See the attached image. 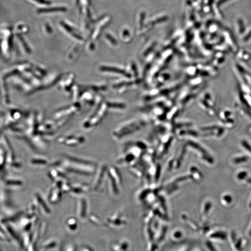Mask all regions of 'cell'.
<instances>
[{
    "mask_svg": "<svg viewBox=\"0 0 251 251\" xmlns=\"http://www.w3.org/2000/svg\"><path fill=\"white\" fill-rule=\"evenodd\" d=\"M119 249L117 251H129V244L127 240H123L120 241L119 244H118Z\"/></svg>",
    "mask_w": 251,
    "mask_h": 251,
    "instance_id": "6da1fadb",
    "label": "cell"
},
{
    "mask_svg": "<svg viewBox=\"0 0 251 251\" xmlns=\"http://www.w3.org/2000/svg\"><path fill=\"white\" fill-rule=\"evenodd\" d=\"M66 10V8L63 7H56L51 9H40V13H49L54 12H59V11H64Z\"/></svg>",
    "mask_w": 251,
    "mask_h": 251,
    "instance_id": "7a4b0ae2",
    "label": "cell"
},
{
    "mask_svg": "<svg viewBox=\"0 0 251 251\" xmlns=\"http://www.w3.org/2000/svg\"><path fill=\"white\" fill-rule=\"evenodd\" d=\"M248 158L246 156L241 157L237 158L234 159V162L236 164H238L240 163L243 162L248 160Z\"/></svg>",
    "mask_w": 251,
    "mask_h": 251,
    "instance_id": "3957f363",
    "label": "cell"
},
{
    "mask_svg": "<svg viewBox=\"0 0 251 251\" xmlns=\"http://www.w3.org/2000/svg\"><path fill=\"white\" fill-rule=\"evenodd\" d=\"M242 144L243 146H244V148L246 150L248 151L249 152H250V153H251V146L250 144H249L248 142H247L246 141H245V140L243 141L242 142Z\"/></svg>",
    "mask_w": 251,
    "mask_h": 251,
    "instance_id": "277c9868",
    "label": "cell"
},
{
    "mask_svg": "<svg viewBox=\"0 0 251 251\" xmlns=\"http://www.w3.org/2000/svg\"><path fill=\"white\" fill-rule=\"evenodd\" d=\"M246 175H247L246 172H240V174H239L238 175V178L240 180H242V179H244L246 177Z\"/></svg>",
    "mask_w": 251,
    "mask_h": 251,
    "instance_id": "5b68a950",
    "label": "cell"
},
{
    "mask_svg": "<svg viewBox=\"0 0 251 251\" xmlns=\"http://www.w3.org/2000/svg\"><path fill=\"white\" fill-rule=\"evenodd\" d=\"M35 1L42 4H49L50 3L49 1H47L46 0H35Z\"/></svg>",
    "mask_w": 251,
    "mask_h": 251,
    "instance_id": "8992f818",
    "label": "cell"
},
{
    "mask_svg": "<svg viewBox=\"0 0 251 251\" xmlns=\"http://www.w3.org/2000/svg\"><path fill=\"white\" fill-rule=\"evenodd\" d=\"M224 199L228 203H230L231 202L232 198L231 196L229 195H226L224 197Z\"/></svg>",
    "mask_w": 251,
    "mask_h": 251,
    "instance_id": "52a82bcc",
    "label": "cell"
},
{
    "mask_svg": "<svg viewBox=\"0 0 251 251\" xmlns=\"http://www.w3.org/2000/svg\"><path fill=\"white\" fill-rule=\"evenodd\" d=\"M228 0H220V1H219V4H222L224 3H225L226 1H228Z\"/></svg>",
    "mask_w": 251,
    "mask_h": 251,
    "instance_id": "ba28073f",
    "label": "cell"
},
{
    "mask_svg": "<svg viewBox=\"0 0 251 251\" xmlns=\"http://www.w3.org/2000/svg\"><path fill=\"white\" fill-rule=\"evenodd\" d=\"M250 235H251V231H250Z\"/></svg>",
    "mask_w": 251,
    "mask_h": 251,
    "instance_id": "9c48e42d",
    "label": "cell"
},
{
    "mask_svg": "<svg viewBox=\"0 0 251 251\" xmlns=\"http://www.w3.org/2000/svg\"><path fill=\"white\" fill-rule=\"evenodd\" d=\"M250 207H251V203H250Z\"/></svg>",
    "mask_w": 251,
    "mask_h": 251,
    "instance_id": "30bf717a",
    "label": "cell"
}]
</instances>
